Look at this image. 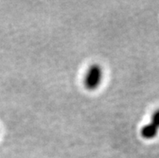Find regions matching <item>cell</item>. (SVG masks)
<instances>
[{"label": "cell", "mask_w": 159, "mask_h": 158, "mask_svg": "<svg viewBox=\"0 0 159 158\" xmlns=\"http://www.w3.org/2000/svg\"><path fill=\"white\" fill-rule=\"evenodd\" d=\"M158 131V128H157L155 125H153L152 123H149V124H146L141 128V134L143 138L147 139V140H151V139L157 136Z\"/></svg>", "instance_id": "cell-2"}, {"label": "cell", "mask_w": 159, "mask_h": 158, "mask_svg": "<svg viewBox=\"0 0 159 158\" xmlns=\"http://www.w3.org/2000/svg\"><path fill=\"white\" fill-rule=\"evenodd\" d=\"M102 77H103V71L100 66L96 64L93 65L87 70L85 77V86L88 90H95L100 85Z\"/></svg>", "instance_id": "cell-1"}, {"label": "cell", "mask_w": 159, "mask_h": 158, "mask_svg": "<svg viewBox=\"0 0 159 158\" xmlns=\"http://www.w3.org/2000/svg\"><path fill=\"white\" fill-rule=\"evenodd\" d=\"M153 125H155L157 128H159V110L156 111L152 115L151 122Z\"/></svg>", "instance_id": "cell-3"}]
</instances>
